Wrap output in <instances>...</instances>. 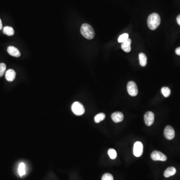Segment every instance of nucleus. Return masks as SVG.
I'll list each match as a JSON object with an SVG mask.
<instances>
[{
	"label": "nucleus",
	"mask_w": 180,
	"mask_h": 180,
	"mask_svg": "<svg viewBox=\"0 0 180 180\" xmlns=\"http://www.w3.org/2000/svg\"><path fill=\"white\" fill-rule=\"evenodd\" d=\"M102 180H114V178L110 173H106L103 176Z\"/></svg>",
	"instance_id": "22"
},
{
	"label": "nucleus",
	"mask_w": 180,
	"mask_h": 180,
	"mask_svg": "<svg viewBox=\"0 0 180 180\" xmlns=\"http://www.w3.org/2000/svg\"><path fill=\"white\" fill-rule=\"evenodd\" d=\"M176 54L179 56H180V47L177 48V49H176Z\"/></svg>",
	"instance_id": "23"
},
{
	"label": "nucleus",
	"mask_w": 180,
	"mask_h": 180,
	"mask_svg": "<svg viewBox=\"0 0 180 180\" xmlns=\"http://www.w3.org/2000/svg\"><path fill=\"white\" fill-rule=\"evenodd\" d=\"M133 153L135 156L139 157L142 156L143 153V145L141 142H137L134 144Z\"/></svg>",
	"instance_id": "5"
},
{
	"label": "nucleus",
	"mask_w": 180,
	"mask_h": 180,
	"mask_svg": "<svg viewBox=\"0 0 180 180\" xmlns=\"http://www.w3.org/2000/svg\"><path fill=\"white\" fill-rule=\"evenodd\" d=\"M2 28H3V25H2V21H1V19H0V30H2Z\"/></svg>",
	"instance_id": "25"
},
{
	"label": "nucleus",
	"mask_w": 180,
	"mask_h": 180,
	"mask_svg": "<svg viewBox=\"0 0 180 180\" xmlns=\"http://www.w3.org/2000/svg\"><path fill=\"white\" fill-rule=\"evenodd\" d=\"M176 169L175 168L173 167H171L169 168H167L164 173V175L166 178L171 177L172 176H173L176 174Z\"/></svg>",
	"instance_id": "13"
},
{
	"label": "nucleus",
	"mask_w": 180,
	"mask_h": 180,
	"mask_svg": "<svg viewBox=\"0 0 180 180\" xmlns=\"http://www.w3.org/2000/svg\"><path fill=\"white\" fill-rule=\"evenodd\" d=\"M164 136L167 139L171 140L174 139L175 137V131L173 127L170 126H167L164 130Z\"/></svg>",
	"instance_id": "8"
},
{
	"label": "nucleus",
	"mask_w": 180,
	"mask_h": 180,
	"mask_svg": "<svg viewBox=\"0 0 180 180\" xmlns=\"http://www.w3.org/2000/svg\"><path fill=\"white\" fill-rule=\"evenodd\" d=\"M111 118L114 122H121L124 119V115L121 112H116L112 115Z\"/></svg>",
	"instance_id": "9"
},
{
	"label": "nucleus",
	"mask_w": 180,
	"mask_h": 180,
	"mask_svg": "<svg viewBox=\"0 0 180 180\" xmlns=\"http://www.w3.org/2000/svg\"><path fill=\"white\" fill-rule=\"evenodd\" d=\"M131 40L129 38L126 41L122 43L121 47H122V49H123V50L124 51V52H126V53H129L131 51Z\"/></svg>",
	"instance_id": "12"
},
{
	"label": "nucleus",
	"mask_w": 180,
	"mask_h": 180,
	"mask_svg": "<svg viewBox=\"0 0 180 180\" xmlns=\"http://www.w3.org/2000/svg\"><path fill=\"white\" fill-rule=\"evenodd\" d=\"M72 110L74 114L77 116H81L84 114L85 111L84 106L81 103L75 102L72 104Z\"/></svg>",
	"instance_id": "3"
},
{
	"label": "nucleus",
	"mask_w": 180,
	"mask_h": 180,
	"mask_svg": "<svg viewBox=\"0 0 180 180\" xmlns=\"http://www.w3.org/2000/svg\"><path fill=\"white\" fill-rule=\"evenodd\" d=\"M148 26L152 30H155L160 25L161 18L157 13H153L149 16L147 20Z\"/></svg>",
	"instance_id": "2"
},
{
	"label": "nucleus",
	"mask_w": 180,
	"mask_h": 180,
	"mask_svg": "<svg viewBox=\"0 0 180 180\" xmlns=\"http://www.w3.org/2000/svg\"><path fill=\"white\" fill-rule=\"evenodd\" d=\"M19 174L20 176H23L26 174V170H25V165L24 163H21L20 164L18 168Z\"/></svg>",
	"instance_id": "17"
},
{
	"label": "nucleus",
	"mask_w": 180,
	"mask_h": 180,
	"mask_svg": "<svg viewBox=\"0 0 180 180\" xmlns=\"http://www.w3.org/2000/svg\"><path fill=\"white\" fill-rule=\"evenodd\" d=\"M154 114L152 112H147L144 115L145 124L148 126H150L154 122Z\"/></svg>",
	"instance_id": "7"
},
{
	"label": "nucleus",
	"mask_w": 180,
	"mask_h": 180,
	"mask_svg": "<svg viewBox=\"0 0 180 180\" xmlns=\"http://www.w3.org/2000/svg\"><path fill=\"white\" fill-rule=\"evenodd\" d=\"M108 153L109 156L110 157V158L113 160L116 159L117 156V154L116 150L112 148L109 149Z\"/></svg>",
	"instance_id": "19"
},
{
	"label": "nucleus",
	"mask_w": 180,
	"mask_h": 180,
	"mask_svg": "<svg viewBox=\"0 0 180 180\" xmlns=\"http://www.w3.org/2000/svg\"><path fill=\"white\" fill-rule=\"evenodd\" d=\"M6 70V65L4 63L0 64V77H2Z\"/></svg>",
	"instance_id": "21"
},
{
	"label": "nucleus",
	"mask_w": 180,
	"mask_h": 180,
	"mask_svg": "<svg viewBox=\"0 0 180 180\" xmlns=\"http://www.w3.org/2000/svg\"><path fill=\"white\" fill-rule=\"evenodd\" d=\"M3 33L9 36L14 35L15 32L12 27L7 26L3 28Z\"/></svg>",
	"instance_id": "15"
},
{
	"label": "nucleus",
	"mask_w": 180,
	"mask_h": 180,
	"mask_svg": "<svg viewBox=\"0 0 180 180\" xmlns=\"http://www.w3.org/2000/svg\"><path fill=\"white\" fill-rule=\"evenodd\" d=\"M129 39V34L127 33H124V34L121 35L118 38V42L119 43H122L126 41V40H128Z\"/></svg>",
	"instance_id": "20"
},
{
	"label": "nucleus",
	"mask_w": 180,
	"mask_h": 180,
	"mask_svg": "<svg viewBox=\"0 0 180 180\" xmlns=\"http://www.w3.org/2000/svg\"><path fill=\"white\" fill-rule=\"evenodd\" d=\"M106 115L104 113H101L97 115L96 116H95V122L96 123H99L101 122V121H103L104 119H105Z\"/></svg>",
	"instance_id": "16"
},
{
	"label": "nucleus",
	"mask_w": 180,
	"mask_h": 180,
	"mask_svg": "<svg viewBox=\"0 0 180 180\" xmlns=\"http://www.w3.org/2000/svg\"><path fill=\"white\" fill-rule=\"evenodd\" d=\"M177 21L178 24L180 26V15H179L177 17Z\"/></svg>",
	"instance_id": "24"
},
{
	"label": "nucleus",
	"mask_w": 180,
	"mask_h": 180,
	"mask_svg": "<svg viewBox=\"0 0 180 180\" xmlns=\"http://www.w3.org/2000/svg\"><path fill=\"white\" fill-rule=\"evenodd\" d=\"M151 158L154 161H166L167 159L166 156L163 153L158 151H155L152 153L151 155Z\"/></svg>",
	"instance_id": "6"
},
{
	"label": "nucleus",
	"mask_w": 180,
	"mask_h": 180,
	"mask_svg": "<svg viewBox=\"0 0 180 180\" xmlns=\"http://www.w3.org/2000/svg\"><path fill=\"white\" fill-rule=\"evenodd\" d=\"M16 75V73L14 70L9 69L7 71V72H6L5 77L7 81L9 82H12L15 79Z\"/></svg>",
	"instance_id": "10"
},
{
	"label": "nucleus",
	"mask_w": 180,
	"mask_h": 180,
	"mask_svg": "<svg viewBox=\"0 0 180 180\" xmlns=\"http://www.w3.org/2000/svg\"><path fill=\"white\" fill-rule=\"evenodd\" d=\"M161 92L164 96L167 98L171 94V90L168 87H164L161 89Z\"/></svg>",
	"instance_id": "18"
},
{
	"label": "nucleus",
	"mask_w": 180,
	"mask_h": 180,
	"mask_svg": "<svg viewBox=\"0 0 180 180\" xmlns=\"http://www.w3.org/2000/svg\"><path fill=\"white\" fill-rule=\"evenodd\" d=\"M139 61L140 64L142 67H145L147 64V58L145 54L141 53L139 54Z\"/></svg>",
	"instance_id": "14"
},
{
	"label": "nucleus",
	"mask_w": 180,
	"mask_h": 180,
	"mask_svg": "<svg viewBox=\"0 0 180 180\" xmlns=\"http://www.w3.org/2000/svg\"><path fill=\"white\" fill-rule=\"evenodd\" d=\"M127 91L129 94L131 96H136L138 93V89L136 83L133 81H130L127 84Z\"/></svg>",
	"instance_id": "4"
},
{
	"label": "nucleus",
	"mask_w": 180,
	"mask_h": 180,
	"mask_svg": "<svg viewBox=\"0 0 180 180\" xmlns=\"http://www.w3.org/2000/svg\"><path fill=\"white\" fill-rule=\"evenodd\" d=\"M81 33L83 37L88 40H91L95 37V32L93 28L88 24H83L81 28Z\"/></svg>",
	"instance_id": "1"
},
{
	"label": "nucleus",
	"mask_w": 180,
	"mask_h": 180,
	"mask_svg": "<svg viewBox=\"0 0 180 180\" xmlns=\"http://www.w3.org/2000/svg\"><path fill=\"white\" fill-rule=\"evenodd\" d=\"M7 51L10 55L15 57H19L21 56V53L18 49L13 47V46H9L7 49Z\"/></svg>",
	"instance_id": "11"
}]
</instances>
